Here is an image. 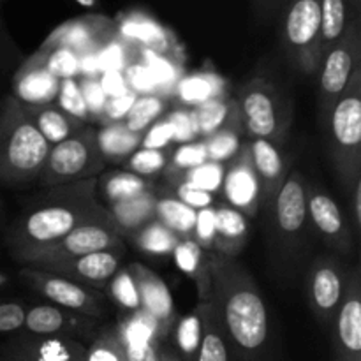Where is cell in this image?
Wrapping results in <instances>:
<instances>
[{
    "label": "cell",
    "mask_w": 361,
    "mask_h": 361,
    "mask_svg": "<svg viewBox=\"0 0 361 361\" xmlns=\"http://www.w3.org/2000/svg\"><path fill=\"white\" fill-rule=\"evenodd\" d=\"M334 361H361V275L360 268L349 271L344 298L331 321Z\"/></svg>",
    "instance_id": "15"
},
{
    "label": "cell",
    "mask_w": 361,
    "mask_h": 361,
    "mask_svg": "<svg viewBox=\"0 0 361 361\" xmlns=\"http://www.w3.org/2000/svg\"><path fill=\"white\" fill-rule=\"evenodd\" d=\"M106 162L97 148L95 129L87 123L81 130L49 148L44 166L37 176V182L44 187L69 185L95 178L104 169Z\"/></svg>",
    "instance_id": "6"
},
{
    "label": "cell",
    "mask_w": 361,
    "mask_h": 361,
    "mask_svg": "<svg viewBox=\"0 0 361 361\" xmlns=\"http://www.w3.org/2000/svg\"><path fill=\"white\" fill-rule=\"evenodd\" d=\"M321 0H291L282 20V44L305 73L321 66Z\"/></svg>",
    "instance_id": "9"
},
{
    "label": "cell",
    "mask_w": 361,
    "mask_h": 361,
    "mask_svg": "<svg viewBox=\"0 0 361 361\" xmlns=\"http://www.w3.org/2000/svg\"><path fill=\"white\" fill-rule=\"evenodd\" d=\"M212 303L238 361H281L270 309L252 275L231 257L210 252Z\"/></svg>",
    "instance_id": "1"
},
{
    "label": "cell",
    "mask_w": 361,
    "mask_h": 361,
    "mask_svg": "<svg viewBox=\"0 0 361 361\" xmlns=\"http://www.w3.org/2000/svg\"><path fill=\"white\" fill-rule=\"evenodd\" d=\"M99 81H101L102 90L106 92L108 97L122 94L123 90L129 88L126 83V78H123V73H120V71H108V73H102L101 76H99Z\"/></svg>",
    "instance_id": "55"
},
{
    "label": "cell",
    "mask_w": 361,
    "mask_h": 361,
    "mask_svg": "<svg viewBox=\"0 0 361 361\" xmlns=\"http://www.w3.org/2000/svg\"><path fill=\"white\" fill-rule=\"evenodd\" d=\"M122 231L116 228L111 217L101 219V221H90L81 224L69 235L63 236L48 249L32 254L23 261V267L48 268L51 264L62 263V261L74 259V257L85 256L90 252H101V250L122 247Z\"/></svg>",
    "instance_id": "10"
},
{
    "label": "cell",
    "mask_w": 361,
    "mask_h": 361,
    "mask_svg": "<svg viewBox=\"0 0 361 361\" xmlns=\"http://www.w3.org/2000/svg\"><path fill=\"white\" fill-rule=\"evenodd\" d=\"M37 59L51 76L56 80H76L80 76V56L67 48L39 49Z\"/></svg>",
    "instance_id": "43"
},
{
    "label": "cell",
    "mask_w": 361,
    "mask_h": 361,
    "mask_svg": "<svg viewBox=\"0 0 361 361\" xmlns=\"http://www.w3.org/2000/svg\"><path fill=\"white\" fill-rule=\"evenodd\" d=\"M221 192L224 196V203L247 219L256 217L261 210V187L250 161L249 143H242L238 154L226 164Z\"/></svg>",
    "instance_id": "16"
},
{
    "label": "cell",
    "mask_w": 361,
    "mask_h": 361,
    "mask_svg": "<svg viewBox=\"0 0 361 361\" xmlns=\"http://www.w3.org/2000/svg\"><path fill=\"white\" fill-rule=\"evenodd\" d=\"M236 102L242 116L243 133H247L250 140H268L277 143V140L284 137L291 111L274 85L256 78L240 90Z\"/></svg>",
    "instance_id": "7"
},
{
    "label": "cell",
    "mask_w": 361,
    "mask_h": 361,
    "mask_svg": "<svg viewBox=\"0 0 361 361\" xmlns=\"http://www.w3.org/2000/svg\"><path fill=\"white\" fill-rule=\"evenodd\" d=\"M137 53H140L141 62H143L145 66L152 71V74H154L159 87V95H161L162 99L175 95L176 85H178V81L182 80L183 76L182 69H180L175 56L159 55V53L150 51V49L141 48V46H137Z\"/></svg>",
    "instance_id": "36"
},
{
    "label": "cell",
    "mask_w": 361,
    "mask_h": 361,
    "mask_svg": "<svg viewBox=\"0 0 361 361\" xmlns=\"http://www.w3.org/2000/svg\"><path fill=\"white\" fill-rule=\"evenodd\" d=\"M353 4H355V6H358V4H360V0H353Z\"/></svg>",
    "instance_id": "62"
},
{
    "label": "cell",
    "mask_w": 361,
    "mask_h": 361,
    "mask_svg": "<svg viewBox=\"0 0 361 361\" xmlns=\"http://www.w3.org/2000/svg\"><path fill=\"white\" fill-rule=\"evenodd\" d=\"M250 161L261 187V207H267L277 196L288 176L289 168L277 143L268 140L249 141Z\"/></svg>",
    "instance_id": "21"
},
{
    "label": "cell",
    "mask_w": 361,
    "mask_h": 361,
    "mask_svg": "<svg viewBox=\"0 0 361 361\" xmlns=\"http://www.w3.org/2000/svg\"><path fill=\"white\" fill-rule=\"evenodd\" d=\"M141 133H133L123 126V122L108 123L95 130L97 148L104 162L126 161L130 154L141 147Z\"/></svg>",
    "instance_id": "31"
},
{
    "label": "cell",
    "mask_w": 361,
    "mask_h": 361,
    "mask_svg": "<svg viewBox=\"0 0 361 361\" xmlns=\"http://www.w3.org/2000/svg\"><path fill=\"white\" fill-rule=\"evenodd\" d=\"M257 2H259L263 7H271L274 4H277L279 0H257Z\"/></svg>",
    "instance_id": "60"
},
{
    "label": "cell",
    "mask_w": 361,
    "mask_h": 361,
    "mask_svg": "<svg viewBox=\"0 0 361 361\" xmlns=\"http://www.w3.org/2000/svg\"><path fill=\"white\" fill-rule=\"evenodd\" d=\"M348 2L349 0H321L319 49L323 56L345 34L349 25Z\"/></svg>",
    "instance_id": "35"
},
{
    "label": "cell",
    "mask_w": 361,
    "mask_h": 361,
    "mask_svg": "<svg viewBox=\"0 0 361 361\" xmlns=\"http://www.w3.org/2000/svg\"><path fill=\"white\" fill-rule=\"evenodd\" d=\"M123 256H126V249L122 245L101 250V252L85 254V256L74 257V259L51 264L42 270L53 271V274L62 275L78 284L97 289V291H104L113 275L122 268L120 264H122Z\"/></svg>",
    "instance_id": "18"
},
{
    "label": "cell",
    "mask_w": 361,
    "mask_h": 361,
    "mask_svg": "<svg viewBox=\"0 0 361 361\" xmlns=\"http://www.w3.org/2000/svg\"><path fill=\"white\" fill-rule=\"evenodd\" d=\"M351 194V203H353V231L358 236L361 233V176L353 183V187L349 189Z\"/></svg>",
    "instance_id": "56"
},
{
    "label": "cell",
    "mask_w": 361,
    "mask_h": 361,
    "mask_svg": "<svg viewBox=\"0 0 361 361\" xmlns=\"http://www.w3.org/2000/svg\"><path fill=\"white\" fill-rule=\"evenodd\" d=\"M349 271L334 254L314 257L305 274V295L317 323L330 330L335 312L344 298Z\"/></svg>",
    "instance_id": "12"
},
{
    "label": "cell",
    "mask_w": 361,
    "mask_h": 361,
    "mask_svg": "<svg viewBox=\"0 0 361 361\" xmlns=\"http://www.w3.org/2000/svg\"><path fill=\"white\" fill-rule=\"evenodd\" d=\"M136 99H137V95L134 94L130 88L123 90L122 94L108 97L104 113H102L99 123H101V126H108V123L123 122L127 116V113L130 111V108H133L134 102H136Z\"/></svg>",
    "instance_id": "51"
},
{
    "label": "cell",
    "mask_w": 361,
    "mask_h": 361,
    "mask_svg": "<svg viewBox=\"0 0 361 361\" xmlns=\"http://www.w3.org/2000/svg\"><path fill=\"white\" fill-rule=\"evenodd\" d=\"M215 242L212 254L235 259L249 240V219L229 204L215 207Z\"/></svg>",
    "instance_id": "23"
},
{
    "label": "cell",
    "mask_w": 361,
    "mask_h": 361,
    "mask_svg": "<svg viewBox=\"0 0 361 361\" xmlns=\"http://www.w3.org/2000/svg\"><path fill=\"white\" fill-rule=\"evenodd\" d=\"M207 161L208 154L207 147H204V141H190V143L178 145V147L171 152V157H168V166H166L164 171L166 175H168L169 182L178 183V180L182 178L183 173L204 164Z\"/></svg>",
    "instance_id": "38"
},
{
    "label": "cell",
    "mask_w": 361,
    "mask_h": 361,
    "mask_svg": "<svg viewBox=\"0 0 361 361\" xmlns=\"http://www.w3.org/2000/svg\"><path fill=\"white\" fill-rule=\"evenodd\" d=\"M0 104H2V101H0Z\"/></svg>",
    "instance_id": "63"
},
{
    "label": "cell",
    "mask_w": 361,
    "mask_h": 361,
    "mask_svg": "<svg viewBox=\"0 0 361 361\" xmlns=\"http://www.w3.org/2000/svg\"><path fill=\"white\" fill-rule=\"evenodd\" d=\"M123 78L130 90L136 95H159L157 81L152 71L143 62H133L123 69ZM161 97V95H159Z\"/></svg>",
    "instance_id": "47"
},
{
    "label": "cell",
    "mask_w": 361,
    "mask_h": 361,
    "mask_svg": "<svg viewBox=\"0 0 361 361\" xmlns=\"http://www.w3.org/2000/svg\"><path fill=\"white\" fill-rule=\"evenodd\" d=\"M319 88H321V118L335 104L349 87L355 74L361 71V34L358 18L345 28L337 44L331 46L321 60Z\"/></svg>",
    "instance_id": "11"
},
{
    "label": "cell",
    "mask_w": 361,
    "mask_h": 361,
    "mask_svg": "<svg viewBox=\"0 0 361 361\" xmlns=\"http://www.w3.org/2000/svg\"><path fill=\"white\" fill-rule=\"evenodd\" d=\"M55 104L59 106L62 111H66L69 116L80 120V122L88 123V120H90L87 104H85V99L83 95H81L80 83H78V80H74V78L73 80L60 81Z\"/></svg>",
    "instance_id": "45"
},
{
    "label": "cell",
    "mask_w": 361,
    "mask_h": 361,
    "mask_svg": "<svg viewBox=\"0 0 361 361\" xmlns=\"http://www.w3.org/2000/svg\"><path fill=\"white\" fill-rule=\"evenodd\" d=\"M2 351L21 361H85L87 345L62 337H35L18 331L0 345Z\"/></svg>",
    "instance_id": "19"
},
{
    "label": "cell",
    "mask_w": 361,
    "mask_h": 361,
    "mask_svg": "<svg viewBox=\"0 0 361 361\" xmlns=\"http://www.w3.org/2000/svg\"><path fill=\"white\" fill-rule=\"evenodd\" d=\"M192 115L200 140H207L226 127L242 123L238 102L233 97L212 99L197 108H192Z\"/></svg>",
    "instance_id": "27"
},
{
    "label": "cell",
    "mask_w": 361,
    "mask_h": 361,
    "mask_svg": "<svg viewBox=\"0 0 361 361\" xmlns=\"http://www.w3.org/2000/svg\"><path fill=\"white\" fill-rule=\"evenodd\" d=\"M168 166V155L164 150H150V148H137L134 154L126 159V171L140 175L143 178L154 176L164 171Z\"/></svg>",
    "instance_id": "46"
},
{
    "label": "cell",
    "mask_w": 361,
    "mask_h": 361,
    "mask_svg": "<svg viewBox=\"0 0 361 361\" xmlns=\"http://www.w3.org/2000/svg\"><path fill=\"white\" fill-rule=\"evenodd\" d=\"M7 282H9V279H7L6 275H4V274H0V289H2L4 286L7 284Z\"/></svg>",
    "instance_id": "61"
},
{
    "label": "cell",
    "mask_w": 361,
    "mask_h": 361,
    "mask_svg": "<svg viewBox=\"0 0 361 361\" xmlns=\"http://www.w3.org/2000/svg\"><path fill=\"white\" fill-rule=\"evenodd\" d=\"M116 35L129 44L141 46L159 55H169L173 51V39L169 37L168 32L161 25L155 23L152 18L141 16V14L127 16L120 23Z\"/></svg>",
    "instance_id": "25"
},
{
    "label": "cell",
    "mask_w": 361,
    "mask_h": 361,
    "mask_svg": "<svg viewBox=\"0 0 361 361\" xmlns=\"http://www.w3.org/2000/svg\"><path fill=\"white\" fill-rule=\"evenodd\" d=\"M129 270L133 274L137 295H140L141 312L150 316L159 324L162 337H169V331L176 321V314L168 286L155 271L148 270L145 264L133 263L129 264Z\"/></svg>",
    "instance_id": "20"
},
{
    "label": "cell",
    "mask_w": 361,
    "mask_h": 361,
    "mask_svg": "<svg viewBox=\"0 0 361 361\" xmlns=\"http://www.w3.org/2000/svg\"><path fill=\"white\" fill-rule=\"evenodd\" d=\"M168 116L173 123V129H175V141L173 143H190V141H197V129L196 122H194L192 109L190 108H178L175 111H171Z\"/></svg>",
    "instance_id": "53"
},
{
    "label": "cell",
    "mask_w": 361,
    "mask_h": 361,
    "mask_svg": "<svg viewBox=\"0 0 361 361\" xmlns=\"http://www.w3.org/2000/svg\"><path fill=\"white\" fill-rule=\"evenodd\" d=\"M307 185L309 183L302 173L293 169L274 201L264 207L271 263L291 281L300 274L312 247V229L307 215Z\"/></svg>",
    "instance_id": "3"
},
{
    "label": "cell",
    "mask_w": 361,
    "mask_h": 361,
    "mask_svg": "<svg viewBox=\"0 0 361 361\" xmlns=\"http://www.w3.org/2000/svg\"><path fill=\"white\" fill-rule=\"evenodd\" d=\"M101 323L102 321L62 309L53 303H39V305L27 307L21 331L35 337L73 338L87 345L102 326Z\"/></svg>",
    "instance_id": "14"
},
{
    "label": "cell",
    "mask_w": 361,
    "mask_h": 361,
    "mask_svg": "<svg viewBox=\"0 0 361 361\" xmlns=\"http://www.w3.org/2000/svg\"><path fill=\"white\" fill-rule=\"evenodd\" d=\"M133 238L137 249L143 250L145 254H152V256H171L175 247L182 240L175 233L169 231L164 224H161L157 219L134 233Z\"/></svg>",
    "instance_id": "37"
},
{
    "label": "cell",
    "mask_w": 361,
    "mask_h": 361,
    "mask_svg": "<svg viewBox=\"0 0 361 361\" xmlns=\"http://www.w3.org/2000/svg\"><path fill=\"white\" fill-rule=\"evenodd\" d=\"M203 303L204 331L194 361H238L212 300Z\"/></svg>",
    "instance_id": "30"
},
{
    "label": "cell",
    "mask_w": 361,
    "mask_h": 361,
    "mask_svg": "<svg viewBox=\"0 0 361 361\" xmlns=\"http://www.w3.org/2000/svg\"><path fill=\"white\" fill-rule=\"evenodd\" d=\"M176 200L182 201L183 204L190 207L192 210H203V208H208L214 204V194L204 192V190L196 189L190 183L180 182L176 183Z\"/></svg>",
    "instance_id": "54"
},
{
    "label": "cell",
    "mask_w": 361,
    "mask_h": 361,
    "mask_svg": "<svg viewBox=\"0 0 361 361\" xmlns=\"http://www.w3.org/2000/svg\"><path fill=\"white\" fill-rule=\"evenodd\" d=\"M25 111L35 123L41 136L48 141L49 147L69 140L73 134H76L78 130L87 126V123L80 122V120L73 118L66 111H62L55 102L44 106H25Z\"/></svg>",
    "instance_id": "26"
},
{
    "label": "cell",
    "mask_w": 361,
    "mask_h": 361,
    "mask_svg": "<svg viewBox=\"0 0 361 361\" xmlns=\"http://www.w3.org/2000/svg\"><path fill=\"white\" fill-rule=\"evenodd\" d=\"M159 361H183L169 345H159Z\"/></svg>",
    "instance_id": "57"
},
{
    "label": "cell",
    "mask_w": 361,
    "mask_h": 361,
    "mask_svg": "<svg viewBox=\"0 0 361 361\" xmlns=\"http://www.w3.org/2000/svg\"><path fill=\"white\" fill-rule=\"evenodd\" d=\"M97 189L101 190V196L108 201V204L133 200L147 190H152L147 178L130 171H115L104 175L97 183Z\"/></svg>",
    "instance_id": "34"
},
{
    "label": "cell",
    "mask_w": 361,
    "mask_h": 361,
    "mask_svg": "<svg viewBox=\"0 0 361 361\" xmlns=\"http://www.w3.org/2000/svg\"><path fill=\"white\" fill-rule=\"evenodd\" d=\"M175 95L183 108H197L217 97H226V81L214 71H200L187 74L176 85Z\"/></svg>",
    "instance_id": "28"
},
{
    "label": "cell",
    "mask_w": 361,
    "mask_h": 361,
    "mask_svg": "<svg viewBox=\"0 0 361 361\" xmlns=\"http://www.w3.org/2000/svg\"><path fill=\"white\" fill-rule=\"evenodd\" d=\"M104 291V295L108 296L111 302H115L126 314H133L141 310L140 295H137L136 284H134V279L129 267L120 268V270L113 275Z\"/></svg>",
    "instance_id": "40"
},
{
    "label": "cell",
    "mask_w": 361,
    "mask_h": 361,
    "mask_svg": "<svg viewBox=\"0 0 361 361\" xmlns=\"http://www.w3.org/2000/svg\"><path fill=\"white\" fill-rule=\"evenodd\" d=\"M224 175H226V164H222V162L207 161L204 164L183 173L182 178L178 180V183L187 182L192 187H196V189L204 190V192L217 194L221 192L222 189Z\"/></svg>",
    "instance_id": "44"
},
{
    "label": "cell",
    "mask_w": 361,
    "mask_h": 361,
    "mask_svg": "<svg viewBox=\"0 0 361 361\" xmlns=\"http://www.w3.org/2000/svg\"><path fill=\"white\" fill-rule=\"evenodd\" d=\"M203 303L197 302L196 309L192 312L185 314L182 317H176L175 324H173L171 331H169L173 341V349L183 361L196 360L197 349H200L201 338H203Z\"/></svg>",
    "instance_id": "32"
},
{
    "label": "cell",
    "mask_w": 361,
    "mask_h": 361,
    "mask_svg": "<svg viewBox=\"0 0 361 361\" xmlns=\"http://www.w3.org/2000/svg\"><path fill=\"white\" fill-rule=\"evenodd\" d=\"M60 80L48 73L37 55L28 59L14 76V95L25 106H44L55 102Z\"/></svg>",
    "instance_id": "22"
},
{
    "label": "cell",
    "mask_w": 361,
    "mask_h": 361,
    "mask_svg": "<svg viewBox=\"0 0 361 361\" xmlns=\"http://www.w3.org/2000/svg\"><path fill=\"white\" fill-rule=\"evenodd\" d=\"M166 113V101L159 95H137L136 102L127 113L123 126L133 133L143 134Z\"/></svg>",
    "instance_id": "39"
},
{
    "label": "cell",
    "mask_w": 361,
    "mask_h": 361,
    "mask_svg": "<svg viewBox=\"0 0 361 361\" xmlns=\"http://www.w3.org/2000/svg\"><path fill=\"white\" fill-rule=\"evenodd\" d=\"M78 83H80V90L85 99V104H87L88 115L99 122L102 113H104L106 102H108V95L102 90L101 81H99V78H80Z\"/></svg>",
    "instance_id": "49"
},
{
    "label": "cell",
    "mask_w": 361,
    "mask_h": 361,
    "mask_svg": "<svg viewBox=\"0 0 361 361\" xmlns=\"http://www.w3.org/2000/svg\"><path fill=\"white\" fill-rule=\"evenodd\" d=\"M25 303L14 300H0V335H14L23 330Z\"/></svg>",
    "instance_id": "52"
},
{
    "label": "cell",
    "mask_w": 361,
    "mask_h": 361,
    "mask_svg": "<svg viewBox=\"0 0 361 361\" xmlns=\"http://www.w3.org/2000/svg\"><path fill=\"white\" fill-rule=\"evenodd\" d=\"M155 219L180 238H190L196 224V210L183 204L175 196H157Z\"/></svg>",
    "instance_id": "33"
},
{
    "label": "cell",
    "mask_w": 361,
    "mask_h": 361,
    "mask_svg": "<svg viewBox=\"0 0 361 361\" xmlns=\"http://www.w3.org/2000/svg\"><path fill=\"white\" fill-rule=\"evenodd\" d=\"M175 141V129L168 116L159 118L157 122L152 123L141 137L140 148H150V150H164L168 145Z\"/></svg>",
    "instance_id": "50"
},
{
    "label": "cell",
    "mask_w": 361,
    "mask_h": 361,
    "mask_svg": "<svg viewBox=\"0 0 361 361\" xmlns=\"http://www.w3.org/2000/svg\"><path fill=\"white\" fill-rule=\"evenodd\" d=\"M155 201H157V196L154 190H147L133 200L113 203L106 208L122 235L133 236L155 219Z\"/></svg>",
    "instance_id": "29"
},
{
    "label": "cell",
    "mask_w": 361,
    "mask_h": 361,
    "mask_svg": "<svg viewBox=\"0 0 361 361\" xmlns=\"http://www.w3.org/2000/svg\"><path fill=\"white\" fill-rule=\"evenodd\" d=\"M171 256L178 270L194 281L200 302H208L212 296L210 252H204L192 238H182Z\"/></svg>",
    "instance_id": "24"
},
{
    "label": "cell",
    "mask_w": 361,
    "mask_h": 361,
    "mask_svg": "<svg viewBox=\"0 0 361 361\" xmlns=\"http://www.w3.org/2000/svg\"><path fill=\"white\" fill-rule=\"evenodd\" d=\"M76 2L83 7H94L97 4V0H76Z\"/></svg>",
    "instance_id": "59"
},
{
    "label": "cell",
    "mask_w": 361,
    "mask_h": 361,
    "mask_svg": "<svg viewBox=\"0 0 361 361\" xmlns=\"http://www.w3.org/2000/svg\"><path fill=\"white\" fill-rule=\"evenodd\" d=\"M116 37L111 21L102 16H88L63 23L51 32L41 49L67 48L78 56L99 53L111 39Z\"/></svg>",
    "instance_id": "17"
},
{
    "label": "cell",
    "mask_w": 361,
    "mask_h": 361,
    "mask_svg": "<svg viewBox=\"0 0 361 361\" xmlns=\"http://www.w3.org/2000/svg\"><path fill=\"white\" fill-rule=\"evenodd\" d=\"M321 120L335 171L349 192L361 176V71Z\"/></svg>",
    "instance_id": "5"
},
{
    "label": "cell",
    "mask_w": 361,
    "mask_h": 361,
    "mask_svg": "<svg viewBox=\"0 0 361 361\" xmlns=\"http://www.w3.org/2000/svg\"><path fill=\"white\" fill-rule=\"evenodd\" d=\"M242 133L243 127L242 123H238V126L226 127V129L203 140L204 147H207L208 161L228 164L242 148Z\"/></svg>",
    "instance_id": "41"
},
{
    "label": "cell",
    "mask_w": 361,
    "mask_h": 361,
    "mask_svg": "<svg viewBox=\"0 0 361 361\" xmlns=\"http://www.w3.org/2000/svg\"><path fill=\"white\" fill-rule=\"evenodd\" d=\"M20 277L21 281H25V284L49 300L53 305L99 321L104 319L108 314V296L97 289L78 284L62 275L34 267H23Z\"/></svg>",
    "instance_id": "8"
},
{
    "label": "cell",
    "mask_w": 361,
    "mask_h": 361,
    "mask_svg": "<svg viewBox=\"0 0 361 361\" xmlns=\"http://www.w3.org/2000/svg\"><path fill=\"white\" fill-rule=\"evenodd\" d=\"M95 192V178L49 187L7 231L6 243L14 259L23 264L32 254L48 249L85 222L111 217Z\"/></svg>",
    "instance_id": "2"
},
{
    "label": "cell",
    "mask_w": 361,
    "mask_h": 361,
    "mask_svg": "<svg viewBox=\"0 0 361 361\" xmlns=\"http://www.w3.org/2000/svg\"><path fill=\"white\" fill-rule=\"evenodd\" d=\"M0 361H21V360L14 358V356L7 355L6 351H2V349H0Z\"/></svg>",
    "instance_id": "58"
},
{
    "label": "cell",
    "mask_w": 361,
    "mask_h": 361,
    "mask_svg": "<svg viewBox=\"0 0 361 361\" xmlns=\"http://www.w3.org/2000/svg\"><path fill=\"white\" fill-rule=\"evenodd\" d=\"M215 226H217L215 207H208L196 212V224H194V231L190 238H192L204 252H212V250H214Z\"/></svg>",
    "instance_id": "48"
},
{
    "label": "cell",
    "mask_w": 361,
    "mask_h": 361,
    "mask_svg": "<svg viewBox=\"0 0 361 361\" xmlns=\"http://www.w3.org/2000/svg\"><path fill=\"white\" fill-rule=\"evenodd\" d=\"M85 361H127L115 326L102 324L95 337L87 344Z\"/></svg>",
    "instance_id": "42"
},
{
    "label": "cell",
    "mask_w": 361,
    "mask_h": 361,
    "mask_svg": "<svg viewBox=\"0 0 361 361\" xmlns=\"http://www.w3.org/2000/svg\"><path fill=\"white\" fill-rule=\"evenodd\" d=\"M49 145L25 111V106L9 95L0 104V183L27 185L37 180Z\"/></svg>",
    "instance_id": "4"
},
{
    "label": "cell",
    "mask_w": 361,
    "mask_h": 361,
    "mask_svg": "<svg viewBox=\"0 0 361 361\" xmlns=\"http://www.w3.org/2000/svg\"><path fill=\"white\" fill-rule=\"evenodd\" d=\"M307 215L312 235L341 256H351L356 247V235L345 221L337 201L324 189L307 185Z\"/></svg>",
    "instance_id": "13"
}]
</instances>
